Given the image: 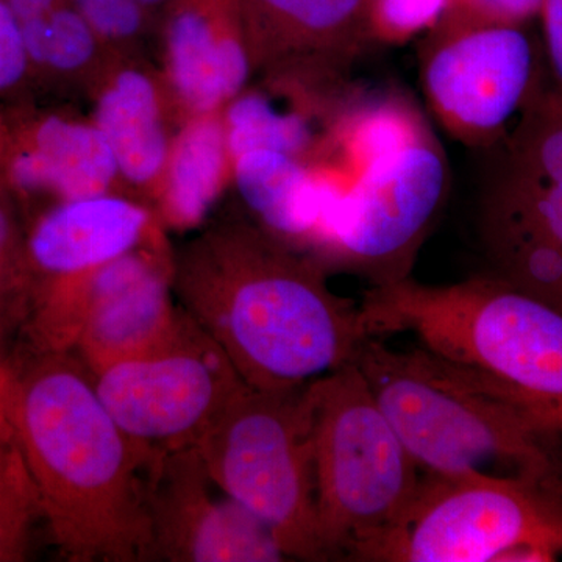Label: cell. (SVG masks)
Masks as SVG:
<instances>
[{
	"instance_id": "32",
	"label": "cell",
	"mask_w": 562,
	"mask_h": 562,
	"mask_svg": "<svg viewBox=\"0 0 562 562\" xmlns=\"http://www.w3.org/2000/svg\"><path fill=\"white\" fill-rule=\"evenodd\" d=\"M144 9H151V7H160L162 3L171 2V0H136Z\"/></svg>"
},
{
	"instance_id": "7",
	"label": "cell",
	"mask_w": 562,
	"mask_h": 562,
	"mask_svg": "<svg viewBox=\"0 0 562 562\" xmlns=\"http://www.w3.org/2000/svg\"><path fill=\"white\" fill-rule=\"evenodd\" d=\"M562 553V480L428 475L362 562L554 561Z\"/></svg>"
},
{
	"instance_id": "29",
	"label": "cell",
	"mask_w": 562,
	"mask_h": 562,
	"mask_svg": "<svg viewBox=\"0 0 562 562\" xmlns=\"http://www.w3.org/2000/svg\"><path fill=\"white\" fill-rule=\"evenodd\" d=\"M542 21L547 61L553 77V90L562 95V0H543Z\"/></svg>"
},
{
	"instance_id": "22",
	"label": "cell",
	"mask_w": 562,
	"mask_h": 562,
	"mask_svg": "<svg viewBox=\"0 0 562 562\" xmlns=\"http://www.w3.org/2000/svg\"><path fill=\"white\" fill-rule=\"evenodd\" d=\"M228 154L233 158L251 150H277L299 157L312 133L299 114L283 113L258 94L244 95L228 110Z\"/></svg>"
},
{
	"instance_id": "6",
	"label": "cell",
	"mask_w": 562,
	"mask_h": 562,
	"mask_svg": "<svg viewBox=\"0 0 562 562\" xmlns=\"http://www.w3.org/2000/svg\"><path fill=\"white\" fill-rule=\"evenodd\" d=\"M195 450L213 482L271 532L286 560L328 561L317 517L312 383L247 384Z\"/></svg>"
},
{
	"instance_id": "17",
	"label": "cell",
	"mask_w": 562,
	"mask_h": 562,
	"mask_svg": "<svg viewBox=\"0 0 562 562\" xmlns=\"http://www.w3.org/2000/svg\"><path fill=\"white\" fill-rule=\"evenodd\" d=\"M495 272L517 290L562 308V244L495 192L484 217Z\"/></svg>"
},
{
	"instance_id": "15",
	"label": "cell",
	"mask_w": 562,
	"mask_h": 562,
	"mask_svg": "<svg viewBox=\"0 0 562 562\" xmlns=\"http://www.w3.org/2000/svg\"><path fill=\"white\" fill-rule=\"evenodd\" d=\"M235 160L238 190L265 227L283 241L312 244L330 179L314 177L283 151L251 150Z\"/></svg>"
},
{
	"instance_id": "23",
	"label": "cell",
	"mask_w": 562,
	"mask_h": 562,
	"mask_svg": "<svg viewBox=\"0 0 562 562\" xmlns=\"http://www.w3.org/2000/svg\"><path fill=\"white\" fill-rule=\"evenodd\" d=\"M21 27L31 66L72 70L94 54L95 33L69 2L46 16L22 22Z\"/></svg>"
},
{
	"instance_id": "12",
	"label": "cell",
	"mask_w": 562,
	"mask_h": 562,
	"mask_svg": "<svg viewBox=\"0 0 562 562\" xmlns=\"http://www.w3.org/2000/svg\"><path fill=\"white\" fill-rule=\"evenodd\" d=\"M151 561H284L271 532L211 479L195 449L160 454L149 486Z\"/></svg>"
},
{
	"instance_id": "27",
	"label": "cell",
	"mask_w": 562,
	"mask_h": 562,
	"mask_svg": "<svg viewBox=\"0 0 562 562\" xmlns=\"http://www.w3.org/2000/svg\"><path fill=\"white\" fill-rule=\"evenodd\" d=\"M31 61L25 50L21 22L7 0H0V94L20 87Z\"/></svg>"
},
{
	"instance_id": "4",
	"label": "cell",
	"mask_w": 562,
	"mask_h": 562,
	"mask_svg": "<svg viewBox=\"0 0 562 562\" xmlns=\"http://www.w3.org/2000/svg\"><path fill=\"white\" fill-rule=\"evenodd\" d=\"M369 335L409 331L443 360L491 376L562 428V308L495 276L447 286L406 279L362 299Z\"/></svg>"
},
{
	"instance_id": "18",
	"label": "cell",
	"mask_w": 562,
	"mask_h": 562,
	"mask_svg": "<svg viewBox=\"0 0 562 562\" xmlns=\"http://www.w3.org/2000/svg\"><path fill=\"white\" fill-rule=\"evenodd\" d=\"M99 132L117 169L135 183L158 176L168 155L154 85L135 70L122 72L98 106Z\"/></svg>"
},
{
	"instance_id": "25",
	"label": "cell",
	"mask_w": 562,
	"mask_h": 562,
	"mask_svg": "<svg viewBox=\"0 0 562 562\" xmlns=\"http://www.w3.org/2000/svg\"><path fill=\"white\" fill-rule=\"evenodd\" d=\"M453 5L454 0H368L369 40L405 43L438 27Z\"/></svg>"
},
{
	"instance_id": "1",
	"label": "cell",
	"mask_w": 562,
	"mask_h": 562,
	"mask_svg": "<svg viewBox=\"0 0 562 562\" xmlns=\"http://www.w3.org/2000/svg\"><path fill=\"white\" fill-rule=\"evenodd\" d=\"M3 413L63 557L151 561L149 486L157 457L122 431L83 362L29 347L7 361Z\"/></svg>"
},
{
	"instance_id": "13",
	"label": "cell",
	"mask_w": 562,
	"mask_h": 562,
	"mask_svg": "<svg viewBox=\"0 0 562 562\" xmlns=\"http://www.w3.org/2000/svg\"><path fill=\"white\" fill-rule=\"evenodd\" d=\"M147 227L146 210L125 199L101 194L63 201L25 235L29 295L131 254L143 241Z\"/></svg>"
},
{
	"instance_id": "5",
	"label": "cell",
	"mask_w": 562,
	"mask_h": 562,
	"mask_svg": "<svg viewBox=\"0 0 562 562\" xmlns=\"http://www.w3.org/2000/svg\"><path fill=\"white\" fill-rule=\"evenodd\" d=\"M313 454L327 560L355 561L419 490V465L353 362L312 382Z\"/></svg>"
},
{
	"instance_id": "10",
	"label": "cell",
	"mask_w": 562,
	"mask_h": 562,
	"mask_svg": "<svg viewBox=\"0 0 562 562\" xmlns=\"http://www.w3.org/2000/svg\"><path fill=\"white\" fill-rule=\"evenodd\" d=\"M446 187V158L430 133L371 162L325 214L317 260L373 286L406 279Z\"/></svg>"
},
{
	"instance_id": "24",
	"label": "cell",
	"mask_w": 562,
	"mask_h": 562,
	"mask_svg": "<svg viewBox=\"0 0 562 562\" xmlns=\"http://www.w3.org/2000/svg\"><path fill=\"white\" fill-rule=\"evenodd\" d=\"M27 295L25 236L11 209L9 194L0 190V324L3 328L24 319Z\"/></svg>"
},
{
	"instance_id": "3",
	"label": "cell",
	"mask_w": 562,
	"mask_h": 562,
	"mask_svg": "<svg viewBox=\"0 0 562 562\" xmlns=\"http://www.w3.org/2000/svg\"><path fill=\"white\" fill-rule=\"evenodd\" d=\"M355 364L428 475H498L509 468L562 480V428L491 376L424 347L392 350L375 336L361 344Z\"/></svg>"
},
{
	"instance_id": "14",
	"label": "cell",
	"mask_w": 562,
	"mask_h": 562,
	"mask_svg": "<svg viewBox=\"0 0 562 562\" xmlns=\"http://www.w3.org/2000/svg\"><path fill=\"white\" fill-rule=\"evenodd\" d=\"M235 0H180L169 22L173 83L192 109L210 111L238 94L249 77V55L225 32Z\"/></svg>"
},
{
	"instance_id": "31",
	"label": "cell",
	"mask_w": 562,
	"mask_h": 562,
	"mask_svg": "<svg viewBox=\"0 0 562 562\" xmlns=\"http://www.w3.org/2000/svg\"><path fill=\"white\" fill-rule=\"evenodd\" d=\"M3 330H5V328L0 324V335H2ZM5 366L7 361L0 357V416H2L3 413V382H5Z\"/></svg>"
},
{
	"instance_id": "16",
	"label": "cell",
	"mask_w": 562,
	"mask_h": 562,
	"mask_svg": "<svg viewBox=\"0 0 562 562\" xmlns=\"http://www.w3.org/2000/svg\"><path fill=\"white\" fill-rule=\"evenodd\" d=\"M258 43L281 49L353 54L368 35V0H235Z\"/></svg>"
},
{
	"instance_id": "2",
	"label": "cell",
	"mask_w": 562,
	"mask_h": 562,
	"mask_svg": "<svg viewBox=\"0 0 562 562\" xmlns=\"http://www.w3.org/2000/svg\"><path fill=\"white\" fill-rule=\"evenodd\" d=\"M316 258L254 228L217 233L184 261L179 295L244 382L291 390L355 361L369 338L360 305L336 295Z\"/></svg>"
},
{
	"instance_id": "26",
	"label": "cell",
	"mask_w": 562,
	"mask_h": 562,
	"mask_svg": "<svg viewBox=\"0 0 562 562\" xmlns=\"http://www.w3.org/2000/svg\"><path fill=\"white\" fill-rule=\"evenodd\" d=\"M95 35L105 38H131L144 22V7L136 0H69Z\"/></svg>"
},
{
	"instance_id": "28",
	"label": "cell",
	"mask_w": 562,
	"mask_h": 562,
	"mask_svg": "<svg viewBox=\"0 0 562 562\" xmlns=\"http://www.w3.org/2000/svg\"><path fill=\"white\" fill-rule=\"evenodd\" d=\"M543 0H454L450 14L486 24L520 25L541 14Z\"/></svg>"
},
{
	"instance_id": "20",
	"label": "cell",
	"mask_w": 562,
	"mask_h": 562,
	"mask_svg": "<svg viewBox=\"0 0 562 562\" xmlns=\"http://www.w3.org/2000/svg\"><path fill=\"white\" fill-rule=\"evenodd\" d=\"M43 522L38 497L5 413L0 416V562L24 561L33 528Z\"/></svg>"
},
{
	"instance_id": "19",
	"label": "cell",
	"mask_w": 562,
	"mask_h": 562,
	"mask_svg": "<svg viewBox=\"0 0 562 562\" xmlns=\"http://www.w3.org/2000/svg\"><path fill=\"white\" fill-rule=\"evenodd\" d=\"M227 151L220 122H195L181 135L169 180V203L177 221L191 224L206 213L220 191Z\"/></svg>"
},
{
	"instance_id": "8",
	"label": "cell",
	"mask_w": 562,
	"mask_h": 562,
	"mask_svg": "<svg viewBox=\"0 0 562 562\" xmlns=\"http://www.w3.org/2000/svg\"><path fill=\"white\" fill-rule=\"evenodd\" d=\"M181 314L165 269L133 250L32 291L21 325L31 349L72 355L94 372L165 341Z\"/></svg>"
},
{
	"instance_id": "9",
	"label": "cell",
	"mask_w": 562,
	"mask_h": 562,
	"mask_svg": "<svg viewBox=\"0 0 562 562\" xmlns=\"http://www.w3.org/2000/svg\"><path fill=\"white\" fill-rule=\"evenodd\" d=\"M90 373L111 417L150 457L195 449L247 386L220 344L184 310L165 341Z\"/></svg>"
},
{
	"instance_id": "30",
	"label": "cell",
	"mask_w": 562,
	"mask_h": 562,
	"mask_svg": "<svg viewBox=\"0 0 562 562\" xmlns=\"http://www.w3.org/2000/svg\"><path fill=\"white\" fill-rule=\"evenodd\" d=\"M14 16L22 22L36 20V18L46 16L47 13L58 9L63 3L69 0H7Z\"/></svg>"
},
{
	"instance_id": "21",
	"label": "cell",
	"mask_w": 562,
	"mask_h": 562,
	"mask_svg": "<svg viewBox=\"0 0 562 562\" xmlns=\"http://www.w3.org/2000/svg\"><path fill=\"white\" fill-rule=\"evenodd\" d=\"M513 171L562 184V95L539 88L513 133Z\"/></svg>"
},
{
	"instance_id": "11",
	"label": "cell",
	"mask_w": 562,
	"mask_h": 562,
	"mask_svg": "<svg viewBox=\"0 0 562 562\" xmlns=\"http://www.w3.org/2000/svg\"><path fill=\"white\" fill-rule=\"evenodd\" d=\"M424 91L443 127L464 143L497 139L539 90L538 58L520 25L450 14L425 49Z\"/></svg>"
}]
</instances>
